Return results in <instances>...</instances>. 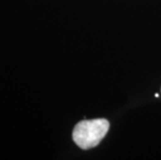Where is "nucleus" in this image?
Returning a JSON list of instances; mask_svg holds the SVG:
<instances>
[{
    "instance_id": "nucleus-1",
    "label": "nucleus",
    "mask_w": 161,
    "mask_h": 160,
    "mask_svg": "<svg viewBox=\"0 0 161 160\" xmlns=\"http://www.w3.org/2000/svg\"><path fill=\"white\" fill-rule=\"evenodd\" d=\"M108 129L109 123L105 119L81 121L73 130V141L83 150L95 148L104 138Z\"/></svg>"
}]
</instances>
